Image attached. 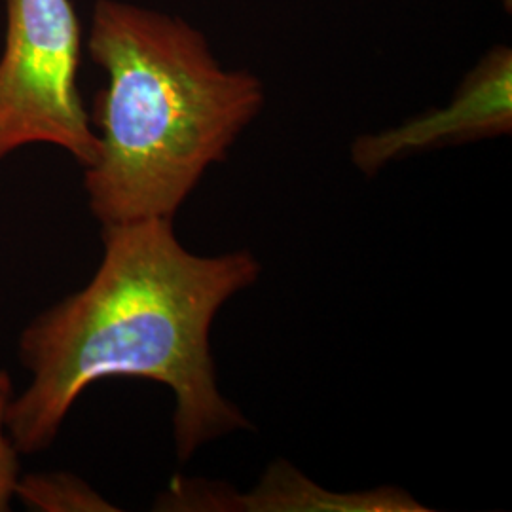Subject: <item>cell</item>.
<instances>
[{
    "mask_svg": "<svg viewBox=\"0 0 512 512\" xmlns=\"http://www.w3.org/2000/svg\"><path fill=\"white\" fill-rule=\"evenodd\" d=\"M103 258L86 287L40 311L19 334L29 382L14 393L8 433L19 454L54 444L80 395L105 378H145L171 389L179 461L251 423L217 384L209 334L220 308L249 289V251L190 253L173 219L101 226Z\"/></svg>",
    "mask_w": 512,
    "mask_h": 512,
    "instance_id": "6da1fadb",
    "label": "cell"
},
{
    "mask_svg": "<svg viewBox=\"0 0 512 512\" xmlns=\"http://www.w3.org/2000/svg\"><path fill=\"white\" fill-rule=\"evenodd\" d=\"M86 46L107 76L90 114L99 148L84 169L93 217L173 219L264 109L262 80L224 67L186 19L126 0L93 4Z\"/></svg>",
    "mask_w": 512,
    "mask_h": 512,
    "instance_id": "7a4b0ae2",
    "label": "cell"
},
{
    "mask_svg": "<svg viewBox=\"0 0 512 512\" xmlns=\"http://www.w3.org/2000/svg\"><path fill=\"white\" fill-rule=\"evenodd\" d=\"M82 27L71 0H6L0 55V162L29 145L69 152L84 169L97 135L78 90Z\"/></svg>",
    "mask_w": 512,
    "mask_h": 512,
    "instance_id": "3957f363",
    "label": "cell"
},
{
    "mask_svg": "<svg viewBox=\"0 0 512 512\" xmlns=\"http://www.w3.org/2000/svg\"><path fill=\"white\" fill-rule=\"evenodd\" d=\"M512 129V50L499 44L465 76L452 101L401 126L363 135L351 145V160L366 175L399 158L433 148L509 135Z\"/></svg>",
    "mask_w": 512,
    "mask_h": 512,
    "instance_id": "277c9868",
    "label": "cell"
},
{
    "mask_svg": "<svg viewBox=\"0 0 512 512\" xmlns=\"http://www.w3.org/2000/svg\"><path fill=\"white\" fill-rule=\"evenodd\" d=\"M156 511L256 512H418L420 507L403 490L378 488L370 492L336 494L317 486L285 461L274 465L249 494L230 492L205 480L175 478L158 495Z\"/></svg>",
    "mask_w": 512,
    "mask_h": 512,
    "instance_id": "5b68a950",
    "label": "cell"
},
{
    "mask_svg": "<svg viewBox=\"0 0 512 512\" xmlns=\"http://www.w3.org/2000/svg\"><path fill=\"white\" fill-rule=\"evenodd\" d=\"M16 499L29 511L37 512L118 511L86 480L61 471L19 476Z\"/></svg>",
    "mask_w": 512,
    "mask_h": 512,
    "instance_id": "8992f818",
    "label": "cell"
},
{
    "mask_svg": "<svg viewBox=\"0 0 512 512\" xmlns=\"http://www.w3.org/2000/svg\"><path fill=\"white\" fill-rule=\"evenodd\" d=\"M14 382L8 370L0 368V512L10 511L19 476H21V463H19V450L8 433V408L14 397Z\"/></svg>",
    "mask_w": 512,
    "mask_h": 512,
    "instance_id": "52a82bcc",
    "label": "cell"
},
{
    "mask_svg": "<svg viewBox=\"0 0 512 512\" xmlns=\"http://www.w3.org/2000/svg\"><path fill=\"white\" fill-rule=\"evenodd\" d=\"M501 2H503V4H507V10H509V12H511L512 0H501Z\"/></svg>",
    "mask_w": 512,
    "mask_h": 512,
    "instance_id": "ba28073f",
    "label": "cell"
}]
</instances>
